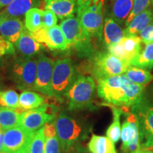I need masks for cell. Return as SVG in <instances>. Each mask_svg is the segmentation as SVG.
I'll use <instances>...</instances> for the list:
<instances>
[{
	"mask_svg": "<svg viewBox=\"0 0 153 153\" xmlns=\"http://www.w3.org/2000/svg\"><path fill=\"white\" fill-rule=\"evenodd\" d=\"M97 94L106 104L132 106L143 98L144 85L133 83L125 74L97 80Z\"/></svg>",
	"mask_w": 153,
	"mask_h": 153,
	"instance_id": "6da1fadb",
	"label": "cell"
},
{
	"mask_svg": "<svg viewBox=\"0 0 153 153\" xmlns=\"http://www.w3.org/2000/svg\"><path fill=\"white\" fill-rule=\"evenodd\" d=\"M55 123L57 137L64 153L70 152L87 137L89 128L85 123L65 111L59 114Z\"/></svg>",
	"mask_w": 153,
	"mask_h": 153,
	"instance_id": "7a4b0ae2",
	"label": "cell"
},
{
	"mask_svg": "<svg viewBox=\"0 0 153 153\" xmlns=\"http://www.w3.org/2000/svg\"><path fill=\"white\" fill-rule=\"evenodd\" d=\"M60 26L65 36L68 48H74L79 57L91 56L93 48L91 36L86 31L76 17H70L63 19Z\"/></svg>",
	"mask_w": 153,
	"mask_h": 153,
	"instance_id": "3957f363",
	"label": "cell"
},
{
	"mask_svg": "<svg viewBox=\"0 0 153 153\" xmlns=\"http://www.w3.org/2000/svg\"><path fill=\"white\" fill-rule=\"evenodd\" d=\"M95 91L96 83L92 76H77L64 95L67 99L68 110L76 111L90 108Z\"/></svg>",
	"mask_w": 153,
	"mask_h": 153,
	"instance_id": "277c9868",
	"label": "cell"
},
{
	"mask_svg": "<svg viewBox=\"0 0 153 153\" xmlns=\"http://www.w3.org/2000/svg\"><path fill=\"white\" fill-rule=\"evenodd\" d=\"M37 62L33 57H18L11 62L9 74L16 87L23 91L34 90Z\"/></svg>",
	"mask_w": 153,
	"mask_h": 153,
	"instance_id": "5b68a950",
	"label": "cell"
},
{
	"mask_svg": "<svg viewBox=\"0 0 153 153\" xmlns=\"http://www.w3.org/2000/svg\"><path fill=\"white\" fill-rule=\"evenodd\" d=\"M131 113L137 118L141 149L153 148V104L143 96L132 106Z\"/></svg>",
	"mask_w": 153,
	"mask_h": 153,
	"instance_id": "8992f818",
	"label": "cell"
},
{
	"mask_svg": "<svg viewBox=\"0 0 153 153\" xmlns=\"http://www.w3.org/2000/svg\"><path fill=\"white\" fill-rule=\"evenodd\" d=\"M76 77V68L70 57L57 60L54 64L51 83L53 97L60 99Z\"/></svg>",
	"mask_w": 153,
	"mask_h": 153,
	"instance_id": "52a82bcc",
	"label": "cell"
},
{
	"mask_svg": "<svg viewBox=\"0 0 153 153\" xmlns=\"http://www.w3.org/2000/svg\"><path fill=\"white\" fill-rule=\"evenodd\" d=\"M130 66L110 53H99L91 59L90 72L99 80L125 74Z\"/></svg>",
	"mask_w": 153,
	"mask_h": 153,
	"instance_id": "ba28073f",
	"label": "cell"
},
{
	"mask_svg": "<svg viewBox=\"0 0 153 153\" xmlns=\"http://www.w3.org/2000/svg\"><path fill=\"white\" fill-rule=\"evenodd\" d=\"M58 111V106L55 104L44 103L38 108L23 113L20 126L28 131L36 133L45 124L54 120Z\"/></svg>",
	"mask_w": 153,
	"mask_h": 153,
	"instance_id": "9c48e42d",
	"label": "cell"
},
{
	"mask_svg": "<svg viewBox=\"0 0 153 153\" xmlns=\"http://www.w3.org/2000/svg\"><path fill=\"white\" fill-rule=\"evenodd\" d=\"M35 133L26 130L22 126L6 130L4 132L1 152L5 153L28 152Z\"/></svg>",
	"mask_w": 153,
	"mask_h": 153,
	"instance_id": "30bf717a",
	"label": "cell"
},
{
	"mask_svg": "<svg viewBox=\"0 0 153 153\" xmlns=\"http://www.w3.org/2000/svg\"><path fill=\"white\" fill-rule=\"evenodd\" d=\"M142 40L140 36H126L118 43L107 47V51L120 60L131 65L134 57L142 51Z\"/></svg>",
	"mask_w": 153,
	"mask_h": 153,
	"instance_id": "8fae6325",
	"label": "cell"
},
{
	"mask_svg": "<svg viewBox=\"0 0 153 153\" xmlns=\"http://www.w3.org/2000/svg\"><path fill=\"white\" fill-rule=\"evenodd\" d=\"M36 62L37 70L34 91L53 97L51 83L55 62L50 57L41 54L39 55Z\"/></svg>",
	"mask_w": 153,
	"mask_h": 153,
	"instance_id": "7c38bea8",
	"label": "cell"
},
{
	"mask_svg": "<svg viewBox=\"0 0 153 153\" xmlns=\"http://www.w3.org/2000/svg\"><path fill=\"white\" fill-rule=\"evenodd\" d=\"M120 139L121 150L124 153H133L141 149L138 121L136 116L133 113L128 114L127 119L123 122Z\"/></svg>",
	"mask_w": 153,
	"mask_h": 153,
	"instance_id": "4fadbf2b",
	"label": "cell"
},
{
	"mask_svg": "<svg viewBox=\"0 0 153 153\" xmlns=\"http://www.w3.org/2000/svg\"><path fill=\"white\" fill-rule=\"evenodd\" d=\"M38 43L45 44L51 51H65L68 49L65 36L60 26L42 28L37 31L30 32Z\"/></svg>",
	"mask_w": 153,
	"mask_h": 153,
	"instance_id": "5bb4252c",
	"label": "cell"
},
{
	"mask_svg": "<svg viewBox=\"0 0 153 153\" xmlns=\"http://www.w3.org/2000/svg\"><path fill=\"white\" fill-rule=\"evenodd\" d=\"M80 23L91 37L101 39L103 35V11H94L89 7L76 11Z\"/></svg>",
	"mask_w": 153,
	"mask_h": 153,
	"instance_id": "9a60e30c",
	"label": "cell"
},
{
	"mask_svg": "<svg viewBox=\"0 0 153 153\" xmlns=\"http://www.w3.org/2000/svg\"><path fill=\"white\" fill-rule=\"evenodd\" d=\"M24 28L20 18L0 16V34L11 43L18 41Z\"/></svg>",
	"mask_w": 153,
	"mask_h": 153,
	"instance_id": "2e32d148",
	"label": "cell"
},
{
	"mask_svg": "<svg viewBox=\"0 0 153 153\" xmlns=\"http://www.w3.org/2000/svg\"><path fill=\"white\" fill-rule=\"evenodd\" d=\"M16 52L22 57H33L43 49L41 43H38L26 28L14 44Z\"/></svg>",
	"mask_w": 153,
	"mask_h": 153,
	"instance_id": "e0dca14e",
	"label": "cell"
},
{
	"mask_svg": "<svg viewBox=\"0 0 153 153\" xmlns=\"http://www.w3.org/2000/svg\"><path fill=\"white\" fill-rule=\"evenodd\" d=\"M46 9L53 11L61 20L74 16L76 11V0H44Z\"/></svg>",
	"mask_w": 153,
	"mask_h": 153,
	"instance_id": "ac0fdd59",
	"label": "cell"
},
{
	"mask_svg": "<svg viewBox=\"0 0 153 153\" xmlns=\"http://www.w3.org/2000/svg\"><path fill=\"white\" fill-rule=\"evenodd\" d=\"M124 37V30L114 19L110 17L105 19L103 26V38L106 48L118 43Z\"/></svg>",
	"mask_w": 153,
	"mask_h": 153,
	"instance_id": "d6986e66",
	"label": "cell"
},
{
	"mask_svg": "<svg viewBox=\"0 0 153 153\" xmlns=\"http://www.w3.org/2000/svg\"><path fill=\"white\" fill-rule=\"evenodd\" d=\"M38 0H14L6 7L0 16L20 18L26 14L30 9L36 8Z\"/></svg>",
	"mask_w": 153,
	"mask_h": 153,
	"instance_id": "ffe728a7",
	"label": "cell"
},
{
	"mask_svg": "<svg viewBox=\"0 0 153 153\" xmlns=\"http://www.w3.org/2000/svg\"><path fill=\"white\" fill-rule=\"evenodd\" d=\"M24 111H26V110L20 107L10 108L0 106V126L4 131L20 126L21 117Z\"/></svg>",
	"mask_w": 153,
	"mask_h": 153,
	"instance_id": "44dd1931",
	"label": "cell"
},
{
	"mask_svg": "<svg viewBox=\"0 0 153 153\" xmlns=\"http://www.w3.org/2000/svg\"><path fill=\"white\" fill-rule=\"evenodd\" d=\"M153 21V13L150 9H146L134 17L124 30L126 36H136Z\"/></svg>",
	"mask_w": 153,
	"mask_h": 153,
	"instance_id": "7402d4cb",
	"label": "cell"
},
{
	"mask_svg": "<svg viewBox=\"0 0 153 153\" xmlns=\"http://www.w3.org/2000/svg\"><path fill=\"white\" fill-rule=\"evenodd\" d=\"M88 150L92 153H118L115 143L108 137L92 134L87 144Z\"/></svg>",
	"mask_w": 153,
	"mask_h": 153,
	"instance_id": "603a6c76",
	"label": "cell"
},
{
	"mask_svg": "<svg viewBox=\"0 0 153 153\" xmlns=\"http://www.w3.org/2000/svg\"><path fill=\"white\" fill-rule=\"evenodd\" d=\"M133 1L134 0H114L111 10L112 19L118 24L126 22L133 9Z\"/></svg>",
	"mask_w": 153,
	"mask_h": 153,
	"instance_id": "cb8c5ba5",
	"label": "cell"
},
{
	"mask_svg": "<svg viewBox=\"0 0 153 153\" xmlns=\"http://www.w3.org/2000/svg\"><path fill=\"white\" fill-rule=\"evenodd\" d=\"M43 96L31 91H24L19 96V106L27 111L36 108L45 103Z\"/></svg>",
	"mask_w": 153,
	"mask_h": 153,
	"instance_id": "d4e9b609",
	"label": "cell"
},
{
	"mask_svg": "<svg viewBox=\"0 0 153 153\" xmlns=\"http://www.w3.org/2000/svg\"><path fill=\"white\" fill-rule=\"evenodd\" d=\"M131 65L150 70L153 68V43L146 44L139 55L134 57Z\"/></svg>",
	"mask_w": 153,
	"mask_h": 153,
	"instance_id": "484cf974",
	"label": "cell"
},
{
	"mask_svg": "<svg viewBox=\"0 0 153 153\" xmlns=\"http://www.w3.org/2000/svg\"><path fill=\"white\" fill-rule=\"evenodd\" d=\"M130 81L138 85H145L153 81V74L150 70L131 65L124 74Z\"/></svg>",
	"mask_w": 153,
	"mask_h": 153,
	"instance_id": "4316f807",
	"label": "cell"
},
{
	"mask_svg": "<svg viewBox=\"0 0 153 153\" xmlns=\"http://www.w3.org/2000/svg\"><path fill=\"white\" fill-rule=\"evenodd\" d=\"M44 11L33 8L25 14V28L30 32H35L43 28Z\"/></svg>",
	"mask_w": 153,
	"mask_h": 153,
	"instance_id": "83f0119b",
	"label": "cell"
},
{
	"mask_svg": "<svg viewBox=\"0 0 153 153\" xmlns=\"http://www.w3.org/2000/svg\"><path fill=\"white\" fill-rule=\"evenodd\" d=\"M111 109L113 112V121L109 127L106 130V136L111 140L114 143L118 142L120 138V133H121V128H120V116L124 114V112L120 108H116L112 106H110Z\"/></svg>",
	"mask_w": 153,
	"mask_h": 153,
	"instance_id": "f1b7e54d",
	"label": "cell"
},
{
	"mask_svg": "<svg viewBox=\"0 0 153 153\" xmlns=\"http://www.w3.org/2000/svg\"><path fill=\"white\" fill-rule=\"evenodd\" d=\"M19 96L12 89L0 91V105L10 108H19Z\"/></svg>",
	"mask_w": 153,
	"mask_h": 153,
	"instance_id": "f546056e",
	"label": "cell"
},
{
	"mask_svg": "<svg viewBox=\"0 0 153 153\" xmlns=\"http://www.w3.org/2000/svg\"><path fill=\"white\" fill-rule=\"evenodd\" d=\"M45 138L43 127L36 131L30 143L28 153H45Z\"/></svg>",
	"mask_w": 153,
	"mask_h": 153,
	"instance_id": "4dcf8cb0",
	"label": "cell"
},
{
	"mask_svg": "<svg viewBox=\"0 0 153 153\" xmlns=\"http://www.w3.org/2000/svg\"><path fill=\"white\" fill-rule=\"evenodd\" d=\"M16 53L14 45L0 35V68L3 66L4 57L13 55Z\"/></svg>",
	"mask_w": 153,
	"mask_h": 153,
	"instance_id": "1f68e13d",
	"label": "cell"
},
{
	"mask_svg": "<svg viewBox=\"0 0 153 153\" xmlns=\"http://www.w3.org/2000/svg\"><path fill=\"white\" fill-rule=\"evenodd\" d=\"M150 4V0H134L133 6L132 9L131 14L128 17L127 20L126 21V26H127L130 22H131L132 19L135 17L137 14H140L143 11L146 10Z\"/></svg>",
	"mask_w": 153,
	"mask_h": 153,
	"instance_id": "d6a6232c",
	"label": "cell"
},
{
	"mask_svg": "<svg viewBox=\"0 0 153 153\" xmlns=\"http://www.w3.org/2000/svg\"><path fill=\"white\" fill-rule=\"evenodd\" d=\"M45 153H62V150L57 136L45 138Z\"/></svg>",
	"mask_w": 153,
	"mask_h": 153,
	"instance_id": "836d02e7",
	"label": "cell"
},
{
	"mask_svg": "<svg viewBox=\"0 0 153 153\" xmlns=\"http://www.w3.org/2000/svg\"><path fill=\"white\" fill-rule=\"evenodd\" d=\"M57 23V15L50 9H45L43 15V28H51L56 26Z\"/></svg>",
	"mask_w": 153,
	"mask_h": 153,
	"instance_id": "e575fe53",
	"label": "cell"
},
{
	"mask_svg": "<svg viewBox=\"0 0 153 153\" xmlns=\"http://www.w3.org/2000/svg\"><path fill=\"white\" fill-rule=\"evenodd\" d=\"M139 34L142 42L145 45L153 43V22L147 26L145 28H143Z\"/></svg>",
	"mask_w": 153,
	"mask_h": 153,
	"instance_id": "d590c367",
	"label": "cell"
},
{
	"mask_svg": "<svg viewBox=\"0 0 153 153\" xmlns=\"http://www.w3.org/2000/svg\"><path fill=\"white\" fill-rule=\"evenodd\" d=\"M43 133L45 138H49L57 136L56 135V128H55V121L52 123H48L43 127Z\"/></svg>",
	"mask_w": 153,
	"mask_h": 153,
	"instance_id": "8d00e7d4",
	"label": "cell"
},
{
	"mask_svg": "<svg viewBox=\"0 0 153 153\" xmlns=\"http://www.w3.org/2000/svg\"><path fill=\"white\" fill-rule=\"evenodd\" d=\"M96 0H76V11L81 10L89 7Z\"/></svg>",
	"mask_w": 153,
	"mask_h": 153,
	"instance_id": "74e56055",
	"label": "cell"
},
{
	"mask_svg": "<svg viewBox=\"0 0 153 153\" xmlns=\"http://www.w3.org/2000/svg\"><path fill=\"white\" fill-rule=\"evenodd\" d=\"M71 153H92L90 151L88 150L87 148L84 146L82 144H80L76 147L75 148L73 149L71 152Z\"/></svg>",
	"mask_w": 153,
	"mask_h": 153,
	"instance_id": "f35d334b",
	"label": "cell"
},
{
	"mask_svg": "<svg viewBox=\"0 0 153 153\" xmlns=\"http://www.w3.org/2000/svg\"><path fill=\"white\" fill-rule=\"evenodd\" d=\"M14 0H0V9L7 7L9 4H11Z\"/></svg>",
	"mask_w": 153,
	"mask_h": 153,
	"instance_id": "ab89813d",
	"label": "cell"
},
{
	"mask_svg": "<svg viewBox=\"0 0 153 153\" xmlns=\"http://www.w3.org/2000/svg\"><path fill=\"white\" fill-rule=\"evenodd\" d=\"M133 153H153V151L148 150V149H140Z\"/></svg>",
	"mask_w": 153,
	"mask_h": 153,
	"instance_id": "60d3db41",
	"label": "cell"
},
{
	"mask_svg": "<svg viewBox=\"0 0 153 153\" xmlns=\"http://www.w3.org/2000/svg\"><path fill=\"white\" fill-rule=\"evenodd\" d=\"M3 136H4V133H0V152H1V148H2Z\"/></svg>",
	"mask_w": 153,
	"mask_h": 153,
	"instance_id": "b9f144b4",
	"label": "cell"
},
{
	"mask_svg": "<svg viewBox=\"0 0 153 153\" xmlns=\"http://www.w3.org/2000/svg\"><path fill=\"white\" fill-rule=\"evenodd\" d=\"M150 90H151V92H152V94L153 96V82L152 83V85L150 86Z\"/></svg>",
	"mask_w": 153,
	"mask_h": 153,
	"instance_id": "7bdbcfd3",
	"label": "cell"
},
{
	"mask_svg": "<svg viewBox=\"0 0 153 153\" xmlns=\"http://www.w3.org/2000/svg\"><path fill=\"white\" fill-rule=\"evenodd\" d=\"M4 131H5L2 128V127H1V126H0V133H4Z\"/></svg>",
	"mask_w": 153,
	"mask_h": 153,
	"instance_id": "ee69618b",
	"label": "cell"
},
{
	"mask_svg": "<svg viewBox=\"0 0 153 153\" xmlns=\"http://www.w3.org/2000/svg\"><path fill=\"white\" fill-rule=\"evenodd\" d=\"M18 153H28V152H18Z\"/></svg>",
	"mask_w": 153,
	"mask_h": 153,
	"instance_id": "f6af8a7d",
	"label": "cell"
},
{
	"mask_svg": "<svg viewBox=\"0 0 153 153\" xmlns=\"http://www.w3.org/2000/svg\"><path fill=\"white\" fill-rule=\"evenodd\" d=\"M0 88H1V80H0Z\"/></svg>",
	"mask_w": 153,
	"mask_h": 153,
	"instance_id": "bcb514c9",
	"label": "cell"
},
{
	"mask_svg": "<svg viewBox=\"0 0 153 153\" xmlns=\"http://www.w3.org/2000/svg\"><path fill=\"white\" fill-rule=\"evenodd\" d=\"M0 153H5V152H0Z\"/></svg>",
	"mask_w": 153,
	"mask_h": 153,
	"instance_id": "7dc6e473",
	"label": "cell"
},
{
	"mask_svg": "<svg viewBox=\"0 0 153 153\" xmlns=\"http://www.w3.org/2000/svg\"><path fill=\"white\" fill-rule=\"evenodd\" d=\"M152 3H153V0H152Z\"/></svg>",
	"mask_w": 153,
	"mask_h": 153,
	"instance_id": "c3c4849f",
	"label": "cell"
}]
</instances>
